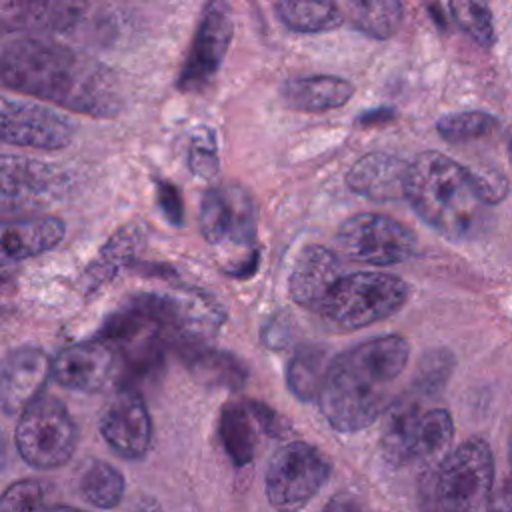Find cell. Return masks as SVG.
Instances as JSON below:
<instances>
[{
  "label": "cell",
  "instance_id": "1",
  "mask_svg": "<svg viewBox=\"0 0 512 512\" xmlns=\"http://www.w3.org/2000/svg\"><path fill=\"white\" fill-rule=\"evenodd\" d=\"M0 76L6 88L88 116L110 118L122 108L114 74L104 64L52 40L24 36L4 42Z\"/></svg>",
  "mask_w": 512,
  "mask_h": 512
},
{
  "label": "cell",
  "instance_id": "2",
  "mask_svg": "<svg viewBox=\"0 0 512 512\" xmlns=\"http://www.w3.org/2000/svg\"><path fill=\"white\" fill-rule=\"evenodd\" d=\"M288 290L296 304L340 330H360L396 314L408 300V284L386 272H344L326 246H304L292 266Z\"/></svg>",
  "mask_w": 512,
  "mask_h": 512
},
{
  "label": "cell",
  "instance_id": "3",
  "mask_svg": "<svg viewBox=\"0 0 512 512\" xmlns=\"http://www.w3.org/2000/svg\"><path fill=\"white\" fill-rule=\"evenodd\" d=\"M408 356L410 346L398 334L378 336L338 354L318 398L326 422L344 434L374 424L392 406V386Z\"/></svg>",
  "mask_w": 512,
  "mask_h": 512
},
{
  "label": "cell",
  "instance_id": "4",
  "mask_svg": "<svg viewBox=\"0 0 512 512\" xmlns=\"http://www.w3.org/2000/svg\"><path fill=\"white\" fill-rule=\"evenodd\" d=\"M404 198L430 228L452 242L480 234L492 208L472 168L436 150L420 152L410 162Z\"/></svg>",
  "mask_w": 512,
  "mask_h": 512
},
{
  "label": "cell",
  "instance_id": "5",
  "mask_svg": "<svg viewBox=\"0 0 512 512\" xmlns=\"http://www.w3.org/2000/svg\"><path fill=\"white\" fill-rule=\"evenodd\" d=\"M494 456L486 440L468 438L438 462L418 484V512H478L492 494Z\"/></svg>",
  "mask_w": 512,
  "mask_h": 512
},
{
  "label": "cell",
  "instance_id": "6",
  "mask_svg": "<svg viewBox=\"0 0 512 512\" xmlns=\"http://www.w3.org/2000/svg\"><path fill=\"white\" fill-rule=\"evenodd\" d=\"M454 422L444 408H420L416 400H396L386 410L380 448L392 466L438 462L450 446Z\"/></svg>",
  "mask_w": 512,
  "mask_h": 512
},
{
  "label": "cell",
  "instance_id": "7",
  "mask_svg": "<svg viewBox=\"0 0 512 512\" xmlns=\"http://www.w3.org/2000/svg\"><path fill=\"white\" fill-rule=\"evenodd\" d=\"M76 424L66 406L52 396H38L20 414L14 442L24 462L34 468H58L76 450Z\"/></svg>",
  "mask_w": 512,
  "mask_h": 512
},
{
  "label": "cell",
  "instance_id": "8",
  "mask_svg": "<svg viewBox=\"0 0 512 512\" xmlns=\"http://www.w3.org/2000/svg\"><path fill=\"white\" fill-rule=\"evenodd\" d=\"M328 458L308 442H288L268 462L264 490L276 512H298L330 478Z\"/></svg>",
  "mask_w": 512,
  "mask_h": 512
},
{
  "label": "cell",
  "instance_id": "9",
  "mask_svg": "<svg viewBox=\"0 0 512 512\" xmlns=\"http://www.w3.org/2000/svg\"><path fill=\"white\" fill-rule=\"evenodd\" d=\"M200 232L204 240L220 250H240L248 260L256 252V206L250 194L236 184L214 186L200 202Z\"/></svg>",
  "mask_w": 512,
  "mask_h": 512
},
{
  "label": "cell",
  "instance_id": "10",
  "mask_svg": "<svg viewBox=\"0 0 512 512\" xmlns=\"http://www.w3.org/2000/svg\"><path fill=\"white\" fill-rule=\"evenodd\" d=\"M336 246L348 260L372 266H392L412 258L418 242L414 232L402 222L386 214L362 212L340 224Z\"/></svg>",
  "mask_w": 512,
  "mask_h": 512
},
{
  "label": "cell",
  "instance_id": "11",
  "mask_svg": "<svg viewBox=\"0 0 512 512\" xmlns=\"http://www.w3.org/2000/svg\"><path fill=\"white\" fill-rule=\"evenodd\" d=\"M232 40V14L224 2L204 6L188 58L176 78L182 92L202 90L220 70Z\"/></svg>",
  "mask_w": 512,
  "mask_h": 512
},
{
  "label": "cell",
  "instance_id": "12",
  "mask_svg": "<svg viewBox=\"0 0 512 512\" xmlns=\"http://www.w3.org/2000/svg\"><path fill=\"white\" fill-rule=\"evenodd\" d=\"M72 122L48 106L2 98L0 138L4 144L58 150L72 142Z\"/></svg>",
  "mask_w": 512,
  "mask_h": 512
},
{
  "label": "cell",
  "instance_id": "13",
  "mask_svg": "<svg viewBox=\"0 0 512 512\" xmlns=\"http://www.w3.org/2000/svg\"><path fill=\"white\" fill-rule=\"evenodd\" d=\"M98 428L106 444L122 458H142L152 440V420L138 390L120 386L104 402Z\"/></svg>",
  "mask_w": 512,
  "mask_h": 512
},
{
  "label": "cell",
  "instance_id": "14",
  "mask_svg": "<svg viewBox=\"0 0 512 512\" xmlns=\"http://www.w3.org/2000/svg\"><path fill=\"white\" fill-rule=\"evenodd\" d=\"M0 174L4 214L50 202L64 188V178L56 168L22 156L4 154Z\"/></svg>",
  "mask_w": 512,
  "mask_h": 512
},
{
  "label": "cell",
  "instance_id": "15",
  "mask_svg": "<svg viewBox=\"0 0 512 512\" xmlns=\"http://www.w3.org/2000/svg\"><path fill=\"white\" fill-rule=\"evenodd\" d=\"M218 432L228 458L236 466L252 462L262 436L276 432V414L262 402L236 400L220 410Z\"/></svg>",
  "mask_w": 512,
  "mask_h": 512
},
{
  "label": "cell",
  "instance_id": "16",
  "mask_svg": "<svg viewBox=\"0 0 512 512\" xmlns=\"http://www.w3.org/2000/svg\"><path fill=\"white\" fill-rule=\"evenodd\" d=\"M114 374V350L98 340H86L62 348L52 358L50 378L62 388L76 392H98Z\"/></svg>",
  "mask_w": 512,
  "mask_h": 512
},
{
  "label": "cell",
  "instance_id": "17",
  "mask_svg": "<svg viewBox=\"0 0 512 512\" xmlns=\"http://www.w3.org/2000/svg\"><path fill=\"white\" fill-rule=\"evenodd\" d=\"M52 372V360L36 346L12 350L2 364L0 398L6 414H20L28 404L42 396V388Z\"/></svg>",
  "mask_w": 512,
  "mask_h": 512
},
{
  "label": "cell",
  "instance_id": "18",
  "mask_svg": "<svg viewBox=\"0 0 512 512\" xmlns=\"http://www.w3.org/2000/svg\"><path fill=\"white\" fill-rule=\"evenodd\" d=\"M408 166L396 154L370 152L348 170L346 186L372 202L398 200L406 192Z\"/></svg>",
  "mask_w": 512,
  "mask_h": 512
},
{
  "label": "cell",
  "instance_id": "19",
  "mask_svg": "<svg viewBox=\"0 0 512 512\" xmlns=\"http://www.w3.org/2000/svg\"><path fill=\"white\" fill-rule=\"evenodd\" d=\"M66 226L56 216H30L6 222L0 234V248L6 260L18 262L40 256L64 238Z\"/></svg>",
  "mask_w": 512,
  "mask_h": 512
},
{
  "label": "cell",
  "instance_id": "20",
  "mask_svg": "<svg viewBox=\"0 0 512 512\" xmlns=\"http://www.w3.org/2000/svg\"><path fill=\"white\" fill-rule=\"evenodd\" d=\"M354 94V86L340 76H300L282 86V100L292 110L324 112L344 106Z\"/></svg>",
  "mask_w": 512,
  "mask_h": 512
},
{
  "label": "cell",
  "instance_id": "21",
  "mask_svg": "<svg viewBox=\"0 0 512 512\" xmlns=\"http://www.w3.org/2000/svg\"><path fill=\"white\" fill-rule=\"evenodd\" d=\"M80 10L62 2H2L0 22L4 30H54L70 26Z\"/></svg>",
  "mask_w": 512,
  "mask_h": 512
},
{
  "label": "cell",
  "instance_id": "22",
  "mask_svg": "<svg viewBox=\"0 0 512 512\" xmlns=\"http://www.w3.org/2000/svg\"><path fill=\"white\" fill-rule=\"evenodd\" d=\"M334 358L318 344L298 346L286 366V384L290 392L302 402H314L320 398L330 364Z\"/></svg>",
  "mask_w": 512,
  "mask_h": 512
},
{
  "label": "cell",
  "instance_id": "23",
  "mask_svg": "<svg viewBox=\"0 0 512 512\" xmlns=\"http://www.w3.org/2000/svg\"><path fill=\"white\" fill-rule=\"evenodd\" d=\"M188 368L202 384L212 388L238 390L248 376V370L234 354L214 348L192 350L188 354Z\"/></svg>",
  "mask_w": 512,
  "mask_h": 512
},
{
  "label": "cell",
  "instance_id": "24",
  "mask_svg": "<svg viewBox=\"0 0 512 512\" xmlns=\"http://www.w3.org/2000/svg\"><path fill=\"white\" fill-rule=\"evenodd\" d=\"M344 20L370 38L384 40L396 32L404 6L396 0H354L344 6Z\"/></svg>",
  "mask_w": 512,
  "mask_h": 512
},
{
  "label": "cell",
  "instance_id": "25",
  "mask_svg": "<svg viewBox=\"0 0 512 512\" xmlns=\"http://www.w3.org/2000/svg\"><path fill=\"white\" fill-rule=\"evenodd\" d=\"M276 16L294 32L316 34L334 30L344 22V12L334 2H276Z\"/></svg>",
  "mask_w": 512,
  "mask_h": 512
},
{
  "label": "cell",
  "instance_id": "26",
  "mask_svg": "<svg viewBox=\"0 0 512 512\" xmlns=\"http://www.w3.org/2000/svg\"><path fill=\"white\" fill-rule=\"evenodd\" d=\"M78 488L86 502L96 508L108 510L116 508L122 502L126 482L124 476L108 462L90 460L80 474Z\"/></svg>",
  "mask_w": 512,
  "mask_h": 512
},
{
  "label": "cell",
  "instance_id": "27",
  "mask_svg": "<svg viewBox=\"0 0 512 512\" xmlns=\"http://www.w3.org/2000/svg\"><path fill=\"white\" fill-rule=\"evenodd\" d=\"M138 232L134 228H122L118 230L108 244L102 248L100 256L86 268L84 274V286L86 290H94L102 282H106L110 276L116 274V270L128 262V258L134 254Z\"/></svg>",
  "mask_w": 512,
  "mask_h": 512
},
{
  "label": "cell",
  "instance_id": "28",
  "mask_svg": "<svg viewBox=\"0 0 512 512\" xmlns=\"http://www.w3.org/2000/svg\"><path fill=\"white\" fill-rule=\"evenodd\" d=\"M496 126H498V120L492 114L480 112V110L446 114L436 122L438 134L446 142H454V144L488 136Z\"/></svg>",
  "mask_w": 512,
  "mask_h": 512
},
{
  "label": "cell",
  "instance_id": "29",
  "mask_svg": "<svg viewBox=\"0 0 512 512\" xmlns=\"http://www.w3.org/2000/svg\"><path fill=\"white\" fill-rule=\"evenodd\" d=\"M448 10L454 22L480 46H490L494 42V22L492 12L482 2H450Z\"/></svg>",
  "mask_w": 512,
  "mask_h": 512
},
{
  "label": "cell",
  "instance_id": "30",
  "mask_svg": "<svg viewBox=\"0 0 512 512\" xmlns=\"http://www.w3.org/2000/svg\"><path fill=\"white\" fill-rule=\"evenodd\" d=\"M188 168L198 178H212L216 176L220 162H218V146L216 138L210 128H198L188 144Z\"/></svg>",
  "mask_w": 512,
  "mask_h": 512
},
{
  "label": "cell",
  "instance_id": "31",
  "mask_svg": "<svg viewBox=\"0 0 512 512\" xmlns=\"http://www.w3.org/2000/svg\"><path fill=\"white\" fill-rule=\"evenodd\" d=\"M0 512H46L42 484L28 478L10 484L0 498Z\"/></svg>",
  "mask_w": 512,
  "mask_h": 512
},
{
  "label": "cell",
  "instance_id": "32",
  "mask_svg": "<svg viewBox=\"0 0 512 512\" xmlns=\"http://www.w3.org/2000/svg\"><path fill=\"white\" fill-rule=\"evenodd\" d=\"M452 366H454V360H452L450 352L436 350V352L428 354L420 362L418 376H416V388L428 396L438 394L444 388V382L448 380Z\"/></svg>",
  "mask_w": 512,
  "mask_h": 512
},
{
  "label": "cell",
  "instance_id": "33",
  "mask_svg": "<svg viewBox=\"0 0 512 512\" xmlns=\"http://www.w3.org/2000/svg\"><path fill=\"white\" fill-rule=\"evenodd\" d=\"M156 186V202L160 206L162 216L172 224V226H180L184 220V206H182V198L178 188L162 178L154 180Z\"/></svg>",
  "mask_w": 512,
  "mask_h": 512
},
{
  "label": "cell",
  "instance_id": "34",
  "mask_svg": "<svg viewBox=\"0 0 512 512\" xmlns=\"http://www.w3.org/2000/svg\"><path fill=\"white\" fill-rule=\"evenodd\" d=\"M486 512H512V478L492 490L486 502Z\"/></svg>",
  "mask_w": 512,
  "mask_h": 512
},
{
  "label": "cell",
  "instance_id": "35",
  "mask_svg": "<svg viewBox=\"0 0 512 512\" xmlns=\"http://www.w3.org/2000/svg\"><path fill=\"white\" fill-rule=\"evenodd\" d=\"M322 512H368V510L350 496H334L332 500H328Z\"/></svg>",
  "mask_w": 512,
  "mask_h": 512
},
{
  "label": "cell",
  "instance_id": "36",
  "mask_svg": "<svg viewBox=\"0 0 512 512\" xmlns=\"http://www.w3.org/2000/svg\"><path fill=\"white\" fill-rule=\"evenodd\" d=\"M392 116H394V110H390V108H386V110H384V108H380V110L364 112V114L358 118V122L368 126V124H374L376 120H378V122H386V120H388V118H392Z\"/></svg>",
  "mask_w": 512,
  "mask_h": 512
},
{
  "label": "cell",
  "instance_id": "37",
  "mask_svg": "<svg viewBox=\"0 0 512 512\" xmlns=\"http://www.w3.org/2000/svg\"><path fill=\"white\" fill-rule=\"evenodd\" d=\"M46 512H84L80 508H72V506H64V504H58V506H50L46 508Z\"/></svg>",
  "mask_w": 512,
  "mask_h": 512
},
{
  "label": "cell",
  "instance_id": "38",
  "mask_svg": "<svg viewBox=\"0 0 512 512\" xmlns=\"http://www.w3.org/2000/svg\"><path fill=\"white\" fill-rule=\"evenodd\" d=\"M508 152H510V162H512V138H510V144H508Z\"/></svg>",
  "mask_w": 512,
  "mask_h": 512
},
{
  "label": "cell",
  "instance_id": "39",
  "mask_svg": "<svg viewBox=\"0 0 512 512\" xmlns=\"http://www.w3.org/2000/svg\"><path fill=\"white\" fill-rule=\"evenodd\" d=\"M510 464H512V448H510Z\"/></svg>",
  "mask_w": 512,
  "mask_h": 512
}]
</instances>
